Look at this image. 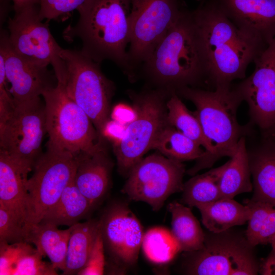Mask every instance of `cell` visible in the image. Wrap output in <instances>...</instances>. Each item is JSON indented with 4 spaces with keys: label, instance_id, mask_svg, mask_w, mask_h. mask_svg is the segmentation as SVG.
Here are the masks:
<instances>
[{
    "label": "cell",
    "instance_id": "obj_1",
    "mask_svg": "<svg viewBox=\"0 0 275 275\" xmlns=\"http://www.w3.org/2000/svg\"><path fill=\"white\" fill-rule=\"evenodd\" d=\"M208 66V82L215 89L230 87L243 78L248 66L268 45L236 26L213 5L203 2L193 11Z\"/></svg>",
    "mask_w": 275,
    "mask_h": 275
},
{
    "label": "cell",
    "instance_id": "obj_2",
    "mask_svg": "<svg viewBox=\"0 0 275 275\" xmlns=\"http://www.w3.org/2000/svg\"><path fill=\"white\" fill-rule=\"evenodd\" d=\"M140 69L155 88L171 92L208 82L207 60L193 11L184 12Z\"/></svg>",
    "mask_w": 275,
    "mask_h": 275
},
{
    "label": "cell",
    "instance_id": "obj_3",
    "mask_svg": "<svg viewBox=\"0 0 275 275\" xmlns=\"http://www.w3.org/2000/svg\"><path fill=\"white\" fill-rule=\"evenodd\" d=\"M131 6V0H90L78 10L76 24L64 30L63 37L68 41L79 38L84 54L99 64L110 60L128 75Z\"/></svg>",
    "mask_w": 275,
    "mask_h": 275
},
{
    "label": "cell",
    "instance_id": "obj_4",
    "mask_svg": "<svg viewBox=\"0 0 275 275\" xmlns=\"http://www.w3.org/2000/svg\"><path fill=\"white\" fill-rule=\"evenodd\" d=\"M175 92L195 104L197 109L194 115L208 146V151L187 173L194 175L212 167L222 157H231L239 140L248 131L237 120V111L243 99L235 88L220 87L211 91L185 87Z\"/></svg>",
    "mask_w": 275,
    "mask_h": 275
},
{
    "label": "cell",
    "instance_id": "obj_5",
    "mask_svg": "<svg viewBox=\"0 0 275 275\" xmlns=\"http://www.w3.org/2000/svg\"><path fill=\"white\" fill-rule=\"evenodd\" d=\"M44 98L47 143L76 156L105 149L103 138L86 113L68 96L63 84L45 90Z\"/></svg>",
    "mask_w": 275,
    "mask_h": 275
},
{
    "label": "cell",
    "instance_id": "obj_6",
    "mask_svg": "<svg viewBox=\"0 0 275 275\" xmlns=\"http://www.w3.org/2000/svg\"><path fill=\"white\" fill-rule=\"evenodd\" d=\"M171 93L156 88L139 93L128 92L136 117L127 125L124 138L113 145L118 169L121 174L128 176L144 155L151 150L160 131L169 124L166 103Z\"/></svg>",
    "mask_w": 275,
    "mask_h": 275
},
{
    "label": "cell",
    "instance_id": "obj_7",
    "mask_svg": "<svg viewBox=\"0 0 275 275\" xmlns=\"http://www.w3.org/2000/svg\"><path fill=\"white\" fill-rule=\"evenodd\" d=\"M232 228L217 233L205 232L202 248L187 252L185 272L194 275L257 274L260 265L255 246L245 233Z\"/></svg>",
    "mask_w": 275,
    "mask_h": 275
},
{
    "label": "cell",
    "instance_id": "obj_8",
    "mask_svg": "<svg viewBox=\"0 0 275 275\" xmlns=\"http://www.w3.org/2000/svg\"><path fill=\"white\" fill-rule=\"evenodd\" d=\"M46 133L45 104L41 98L14 101L12 108L0 119V153L8 156L28 176L43 153Z\"/></svg>",
    "mask_w": 275,
    "mask_h": 275
},
{
    "label": "cell",
    "instance_id": "obj_9",
    "mask_svg": "<svg viewBox=\"0 0 275 275\" xmlns=\"http://www.w3.org/2000/svg\"><path fill=\"white\" fill-rule=\"evenodd\" d=\"M61 57L66 66L64 84L70 97L86 113L98 133L109 118L115 87L102 72L100 64L81 51L63 48Z\"/></svg>",
    "mask_w": 275,
    "mask_h": 275
},
{
    "label": "cell",
    "instance_id": "obj_10",
    "mask_svg": "<svg viewBox=\"0 0 275 275\" xmlns=\"http://www.w3.org/2000/svg\"><path fill=\"white\" fill-rule=\"evenodd\" d=\"M77 165V156L47 143L46 151L36 161L32 176L25 182V229L41 222L73 180Z\"/></svg>",
    "mask_w": 275,
    "mask_h": 275
},
{
    "label": "cell",
    "instance_id": "obj_11",
    "mask_svg": "<svg viewBox=\"0 0 275 275\" xmlns=\"http://www.w3.org/2000/svg\"><path fill=\"white\" fill-rule=\"evenodd\" d=\"M185 10L179 0H131L127 49L130 79Z\"/></svg>",
    "mask_w": 275,
    "mask_h": 275
},
{
    "label": "cell",
    "instance_id": "obj_12",
    "mask_svg": "<svg viewBox=\"0 0 275 275\" xmlns=\"http://www.w3.org/2000/svg\"><path fill=\"white\" fill-rule=\"evenodd\" d=\"M38 4L15 10L8 22L9 42L21 57L43 67L52 66L58 81L64 82L66 67L61 57L62 48L52 36L46 22L39 15Z\"/></svg>",
    "mask_w": 275,
    "mask_h": 275
},
{
    "label": "cell",
    "instance_id": "obj_13",
    "mask_svg": "<svg viewBox=\"0 0 275 275\" xmlns=\"http://www.w3.org/2000/svg\"><path fill=\"white\" fill-rule=\"evenodd\" d=\"M185 172L182 161L154 153L131 169L121 191L129 200L145 202L158 211L170 196L182 191Z\"/></svg>",
    "mask_w": 275,
    "mask_h": 275
},
{
    "label": "cell",
    "instance_id": "obj_14",
    "mask_svg": "<svg viewBox=\"0 0 275 275\" xmlns=\"http://www.w3.org/2000/svg\"><path fill=\"white\" fill-rule=\"evenodd\" d=\"M100 222L104 247L115 266L124 270L135 265L145 233L128 205L122 203L113 204Z\"/></svg>",
    "mask_w": 275,
    "mask_h": 275
},
{
    "label": "cell",
    "instance_id": "obj_15",
    "mask_svg": "<svg viewBox=\"0 0 275 275\" xmlns=\"http://www.w3.org/2000/svg\"><path fill=\"white\" fill-rule=\"evenodd\" d=\"M254 62L253 73L235 89L247 102L252 122L263 132L275 124V36Z\"/></svg>",
    "mask_w": 275,
    "mask_h": 275
},
{
    "label": "cell",
    "instance_id": "obj_16",
    "mask_svg": "<svg viewBox=\"0 0 275 275\" xmlns=\"http://www.w3.org/2000/svg\"><path fill=\"white\" fill-rule=\"evenodd\" d=\"M0 55L3 58L6 79L11 85L10 93L15 102H28L40 98L47 89L55 86L47 69L19 55L10 45L8 35L1 36Z\"/></svg>",
    "mask_w": 275,
    "mask_h": 275
},
{
    "label": "cell",
    "instance_id": "obj_17",
    "mask_svg": "<svg viewBox=\"0 0 275 275\" xmlns=\"http://www.w3.org/2000/svg\"><path fill=\"white\" fill-rule=\"evenodd\" d=\"M236 26L268 45L275 36V0H209Z\"/></svg>",
    "mask_w": 275,
    "mask_h": 275
},
{
    "label": "cell",
    "instance_id": "obj_18",
    "mask_svg": "<svg viewBox=\"0 0 275 275\" xmlns=\"http://www.w3.org/2000/svg\"><path fill=\"white\" fill-rule=\"evenodd\" d=\"M77 157L74 184L95 206L108 190L112 163L106 149L93 154H80Z\"/></svg>",
    "mask_w": 275,
    "mask_h": 275
},
{
    "label": "cell",
    "instance_id": "obj_19",
    "mask_svg": "<svg viewBox=\"0 0 275 275\" xmlns=\"http://www.w3.org/2000/svg\"><path fill=\"white\" fill-rule=\"evenodd\" d=\"M254 194L251 199L275 204V143L263 137L249 152Z\"/></svg>",
    "mask_w": 275,
    "mask_h": 275
},
{
    "label": "cell",
    "instance_id": "obj_20",
    "mask_svg": "<svg viewBox=\"0 0 275 275\" xmlns=\"http://www.w3.org/2000/svg\"><path fill=\"white\" fill-rule=\"evenodd\" d=\"M27 179L28 176L15 162L0 153V205L16 215L24 227Z\"/></svg>",
    "mask_w": 275,
    "mask_h": 275
},
{
    "label": "cell",
    "instance_id": "obj_21",
    "mask_svg": "<svg viewBox=\"0 0 275 275\" xmlns=\"http://www.w3.org/2000/svg\"><path fill=\"white\" fill-rule=\"evenodd\" d=\"M58 226L41 222L26 229L25 241L33 243L43 256H47L56 269L65 268L68 242L71 226L60 230Z\"/></svg>",
    "mask_w": 275,
    "mask_h": 275
},
{
    "label": "cell",
    "instance_id": "obj_22",
    "mask_svg": "<svg viewBox=\"0 0 275 275\" xmlns=\"http://www.w3.org/2000/svg\"><path fill=\"white\" fill-rule=\"evenodd\" d=\"M201 214L202 222L208 231L221 232L248 222L250 216L248 206L233 199L221 198L196 207Z\"/></svg>",
    "mask_w": 275,
    "mask_h": 275
},
{
    "label": "cell",
    "instance_id": "obj_23",
    "mask_svg": "<svg viewBox=\"0 0 275 275\" xmlns=\"http://www.w3.org/2000/svg\"><path fill=\"white\" fill-rule=\"evenodd\" d=\"M94 206L78 189L73 179L57 202L46 211L41 222L71 227L79 223Z\"/></svg>",
    "mask_w": 275,
    "mask_h": 275
},
{
    "label": "cell",
    "instance_id": "obj_24",
    "mask_svg": "<svg viewBox=\"0 0 275 275\" xmlns=\"http://www.w3.org/2000/svg\"><path fill=\"white\" fill-rule=\"evenodd\" d=\"M230 158L219 182L221 198L233 199L240 194L250 192L253 189L244 136L239 140Z\"/></svg>",
    "mask_w": 275,
    "mask_h": 275
},
{
    "label": "cell",
    "instance_id": "obj_25",
    "mask_svg": "<svg viewBox=\"0 0 275 275\" xmlns=\"http://www.w3.org/2000/svg\"><path fill=\"white\" fill-rule=\"evenodd\" d=\"M100 231V220L91 219L71 226L63 274H77L82 269Z\"/></svg>",
    "mask_w": 275,
    "mask_h": 275
},
{
    "label": "cell",
    "instance_id": "obj_26",
    "mask_svg": "<svg viewBox=\"0 0 275 275\" xmlns=\"http://www.w3.org/2000/svg\"><path fill=\"white\" fill-rule=\"evenodd\" d=\"M167 208L172 216L171 231L181 251L191 252L202 248L205 232L191 209L177 201L170 203Z\"/></svg>",
    "mask_w": 275,
    "mask_h": 275
},
{
    "label": "cell",
    "instance_id": "obj_27",
    "mask_svg": "<svg viewBox=\"0 0 275 275\" xmlns=\"http://www.w3.org/2000/svg\"><path fill=\"white\" fill-rule=\"evenodd\" d=\"M200 145L168 124L160 131L153 142L151 149L158 150L170 158L180 161L198 159L205 150Z\"/></svg>",
    "mask_w": 275,
    "mask_h": 275
},
{
    "label": "cell",
    "instance_id": "obj_28",
    "mask_svg": "<svg viewBox=\"0 0 275 275\" xmlns=\"http://www.w3.org/2000/svg\"><path fill=\"white\" fill-rule=\"evenodd\" d=\"M224 164L194 176L184 184L182 202L189 207L208 204L221 198L219 182L226 169Z\"/></svg>",
    "mask_w": 275,
    "mask_h": 275
},
{
    "label": "cell",
    "instance_id": "obj_29",
    "mask_svg": "<svg viewBox=\"0 0 275 275\" xmlns=\"http://www.w3.org/2000/svg\"><path fill=\"white\" fill-rule=\"evenodd\" d=\"M246 205L250 211L245 232L248 240L254 246L269 243L275 234V204L251 199Z\"/></svg>",
    "mask_w": 275,
    "mask_h": 275
},
{
    "label": "cell",
    "instance_id": "obj_30",
    "mask_svg": "<svg viewBox=\"0 0 275 275\" xmlns=\"http://www.w3.org/2000/svg\"><path fill=\"white\" fill-rule=\"evenodd\" d=\"M166 105L169 125L203 146L205 152H207L208 146L199 120L194 114L189 112L176 92L171 93Z\"/></svg>",
    "mask_w": 275,
    "mask_h": 275
},
{
    "label": "cell",
    "instance_id": "obj_31",
    "mask_svg": "<svg viewBox=\"0 0 275 275\" xmlns=\"http://www.w3.org/2000/svg\"><path fill=\"white\" fill-rule=\"evenodd\" d=\"M142 248L148 260L157 264L169 262L181 251L171 231L162 227L153 228L146 231Z\"/></svg>",
    "mask_w": 275,
    "mask_h": 275
},
{
    "label": "cell",
    "instance_id": "obj_32",
    "mask_svg": "<svg viewBox=\"0 0 275 275\" xmlns=\"http://www.w3.org/2000/svg\"><path fill=\"white\" fill-rule=\"evenodd\" d=\"M43 255L31 245L16 263L12 275H55L56 269L51 263L42 261Z\"/></svg>",
    "mask_w": 275,
    "mask_h": 275
},
{
    "label": "cell",
    "instance_id": "obj_33",
    "mask_svg": "<svg viewBox=\"0 0 275 275\" xmlns=\"http://www.w3.org/2000/svg\"><path fill=\"white\" fill-rule=\"evenodd\" d=\"M90 0H37L40 19L63 20L71 12L77 11Z\"/></svg>",
    "mask_w": 275,
    "mask_h": 275
},
{
    "label": "cell",
    "instance_id": "obj_34",
    "mask_svg": "<svg viewBox=\"0 0 275 275\" xmlns=\"http://www.w3.org/2000/svg\"><path fill=\"white\" fill-rule=\"evenodd\" d=\"M25 238L24 224L13 212L0 205V242H26Z\"/></svg>",
    "mask_w": 275,
    "mask_h": 275
},
{
    "label": "cell",
    "instance_id": "obj_35",
    "mask_svg": "<svg viewBox=\"0 0 275 275\" xmlns=\"http://www.w3.org/2000/svg\"><path fill=\"white\" fill-rule=\"evenodd\" d=\"M30 246V243L25 241L14 243L0 242V274L12 275L16 263Z\"/></svg>",
    "mask_w": 275,
    "mask_h": 275
},
{
    "label": "cell",
    "instance_id": "obj_36",
    "mask_svg": "<svg viewBox=\"0 0 275 275\" xmlns=\"http://www.w3.org/2000/svg\"><path fill=\"white\" fill-rule=\"evenodd\" d=\"M104 248L100 230L86 265L77 274L101 275L104 274L105 266Z\"/></svg>",
    "mask_w": 275,
    "mask_h": 275
},
{
    "label": "cell",
    "instance_id": "obj_37",
    "mask_svg": "<svg viewBox=\"0 0 275 275\" xmlns=\"http://www.w3.org/2000/svg\"><path fill=\"white\" fill-rule=\"evenodd\" d=\"M127 125L113 119H109L104 125L101 134L103 138L107 139L116 145L125 136Z\"/></svg>",
    "mask_w": 275,
    "mask_h": 275
},
{
    "label": "cell",
    "instance_id": "obj_38",
    "mask_svg": "<svg viewBox=\"0 0 275 275\" xmlns=\"http://www.w3.org/2000/svg\"><path fill=\"white\" fill-rule=\"evenodd\" d=\"M111 116L112 119L127 125L135 120L136 112L133 106L119 103L114 107Z\"/></svg>",
    "mask_w": 275,
    "mask_h": 275
},
{
    "label": "cell",
    "instance_id": "obj_39",
    "mask_svg": "<svg viewBox=\"0 0 275 275\" xmlns=\"http://www.w3.org/2000/svg\"><path fill=\"white\" fill-rule=\"evenodd\" d=\"M271 251L267 258L260 265L259 272L262 274H275V234L270 239Z\"/></svg>",
    "mask_w": 275,
    "mask_h": 275
},
{
    "label": "cell",
    "instance_id": "obj_40",
    "mask_svg": "<svg viewBox=\"0 0 275 275\" xmlns=\"http://www.w3.org/2000/svg\"><path fill=\"white\" fill-rule=\"evenodd\" d=\"M13 3L14 11L21 9L24 7L32 5L37 4V0H12Z\"/></svg>",
    "mask_w": 275,
    "mask_h": 275
},
{
    "label": "cell",
    "instance_id": "obj_41",
    "mask_svg": "<svg viewBox=\"0 0 275 275\" xmlns=\"http://www.w3.org/2000/svg\"><path fill=\"white\" fill-rule=\"evenodd\" d=\"M263 137L275 143V124L269 129L262 132Z\"/></svg>",
    "mask_w": 275,
    "mask_h": 275
}]
</instances>
